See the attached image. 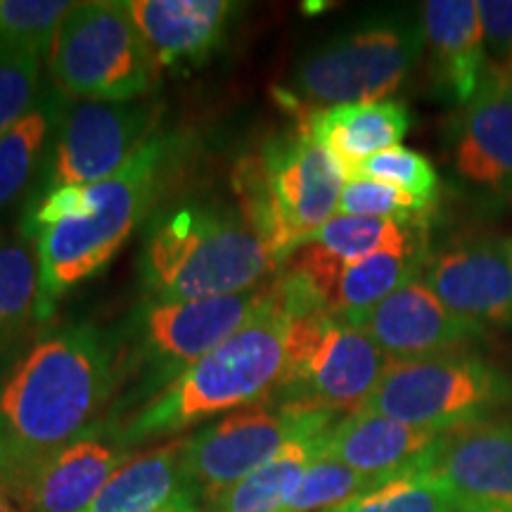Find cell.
<instances>
[{
	"mask_svg": "<svg viewBox=\"0 0 512 512\" xmlns=\"http://www.w3.org/2000/svg\"><path fill=\"white\" fill-rule=\"evenodd\" d=\"M299 126L320 145L328 147L347 174V181L366 159L401 145L411 128V112L401 100H377L313 112Z\"/></svg>",
	"mask_w": 512,
	"mask_h": 512,
	"instance_id": "44dd1931",
	"label": "cell"
},
{
	"mask_svg": "<svg viewBox=\"0 0 512 512\" xmlns=\"http://www.w3.org/2000/svg\"><path fill=\"white\" fill-rule=\"evenodd\" d=\"M444 434L403 425L384 415L356 411L330 427L323 456L377 482L422 470L437 451Z\"/></svg>",
	"mask_w": 512,
	"mask_h": 512,
	"instance_id": "e0dca14e",
	"label": "cell"
},
{
	"mask_svg": "<svg viewBox=\"0 0 512 512\" xmlns=\"http://www.w3.org/2000/svg\"><path fill=\"white\" fill-rule=\"evenodd\" d=\"M434 204L420 202L392 185L354 178L347 181L339 197V216H366V219H387L399 223H427Z\"/></svg>",
	"mask_w": 512,
	"mask_h": 512,
	"instance_id": "1f68e13d",
	"label": "cell"
},
{
	"mask_svg": "<svg viewBox=\"0 0 512 512\" xmlns=\"http://www.w3.org/2000/svg\"><path fill=\"white\" fill-rule=\"evenodd\" d=\"M50 83L69 100L131 102L155 91L159 64L128 3H74L48 53Z\"/></svg>",
	"mask_w": 512,
	"mask_h": 512,
	"instance_id": "ba28073f",
	"label": "cell"
},
{
	"mask_svg": "<svg viewBox=\"0 0 512 512\" xmlns=\"http://www.w3.org/2000/svg\"><path fill=\"white\" fill-rule=\"evenodd\" d=\"M121 389L117 337L74 323L36 337L0 377V486L12 494L83 434Z\"/></svg>",
	"mask_w": 512,
	"mask_h": 512,
	"instance_id": "6da1fadb",
	"label": "cell"
},
{
	"mask_svg": "<svg viewBox=\"0 0 512 512\" xmlns=\"http://www.w3.org/2000/svg\"><path fill=\"white\" fill-rule=\"evenodd\" d=\"M420 22L437 93L446 102L465 107L489 64L477 0H427Z\"/></svg>",
	"mask_w": 512,
	"mask_h": 512,
	"instance_id": "ffe728a7",
	"label": "cell"
},
{
	"mask_svg": "<svg viewBox=\"0 0 512 512\" xmlns=\"http://www.w3.org/2000/svg\"><path fill=\"white\" fill-rule=\"evenodd\" d=\"M453 157L470 183L512 195V76L486 64L458 119Z\"/></svg>",
	"mask_w": 512,
	"mask_h": 512,
	"instance_id": "2e32d148",
	"label": "cell"
},
{
	"mask_svg": "<svg viewBox=\"0 0 512 512\" xmlns=\"http://www.w3.org/2000/svg\"><path fill=\"white\" fill-rule=\"evenodd\" d=\"M358 325L389 361H420L475 351L489 332L448 311L420 275L389 294Z\"/></svg>",
	"mask_w": 512,
	"mask_h": 512,
	"instance_id": "9a60e30c",
	"label": "cell"
},
{
	"mask_svg": "<svg viewBox=\"0 0 512 512\" xmlns=\"http://www.w3.org/2000/svg\"><path fill=\"white\" fill-rule=\"evenodd\" d=\"M185 444L188 439H171L128 456L86 512H152L178 496L195 494L185 472Z\"/></svg>",
	"mask_w": 512,
	"mask_h": 512,
	"instance_id": "603a6c76",
	"label": "cell"
},
{
	"mask_svg": "<svg viewBox=\"0 0 512 512\" xmlns=\"http://www.w3.org/2000/svg\"><path fill=\"white\" fill-rule=\"evenodd\" d=\"M280 259L221 202L185 200L152 214L140 278L145 302H195L266 283Z\"/></svg>",
	"mask_w": 512,
	"mask_h": 512,
	"instance_id": "7a4b0ae2",
	"label": "cell"
},
{
	"mask_svg": "<svg viewBox=\"0 0 512 512\" xmlns=\"http://www.w3.org/2000/svg\"><path fill=\"white\" fill-rule=\"evenodd\" d=\"M425 55L420 17L375 15L318 43L294 62L278 86V102L294 117L344 105L389 100Z\"/></svg>",
	"mask_w": 512,
	"mask_h": 512,
	"instance_id": "8992f818",
	"label": "cell"
},
{
	"mask_svg": "<svg viewBox=\"0 0 512 512\" xmlns=\"http://www.w3.org/2000/svg\"><path fill=\"white\" fill-rule=\"evenodd\" d=\"M126 458L124 446L88 432L38 467L12 503L22 512H86Z\"/></svg>",
	"mask_w": 512,
	"mask_h": 512,
	"instance_id": "d6986e66",
	"label": "cell"
},
{
	"mask_svg": "<svg viewBox=\"0 0 512 512\" xmlns=\"http://www.w3.org/2000/svg\"><path fill=\"white\" fill-rule=\"evenodd\" d=\"M486 62L510 74L512 69V0H477Z\"/></svg>",
	"mask_w": 512,
	"mask_h": 512,
	"instance_id": "836d02e7",
	"label": "cell"
},
{
	"mask_svg": "<svg viewBox=\"0 0 512 512\" xmlns=\"http://www.w3.org/2000/svg\"><path fill=\"white\" fill-rule=\"evenodd\" d=\"M72 8L67 0H0V53L46 55Z\"/></svg>",
	"mask_w": 512,
	"mask_h": 512,
	"instance_id": "83f0119b",
	"label": "cell"
},
{
	"mask_svg": "<svg viewBox=\"0 0 512 512\" xmlns=\"http://www.w3.org/2000/svg\"><path fill=\"white\" fill-rule=\"evenodd\" d=\"M0 512H22L15 503H12V498L5 494L3 486H0Z\"/></svg>",
	"mask_w": 512,
	"mask_h": 512,
	"instance_id": "d590c367",
	"label": "cell"
},
{
	"mask_svg": "<svg viewBox=\"0 0 512 512\" xmlns=\"http://www.w3.org/2000/svg\"><path fill=\"white\" fill-rule=\"evenodd\" d=\"M67 102V95L48 83L38 93L34 107L0 136V214L17 207L19 202L27 204L46 166Z\"/></svg>",
	"mask_w": 512,
	"mask_h": 512,
	"instance_id": "d4e9b609",
	"label": "cell"
},
{
	"mask_svg": "<svg viewBox=\"0 0 512 512\" xmlns=\"http://www.w3.org/2000/svg\"><path fill=\"white\" fill-rule=\"evenodd\" d=\"M290 323L292 316L280 304L275 287L273 302L252 323L192 363L117 427V444L128 448L171 437L211 415L273 399L285 373Z\"/></svg>",
	"mask_w": 512,
	"mask_h": 512,
	"instance_id": "277c9868",
	"label": "cell"
},
{
	"mask_svg": "<svg viewBox=\"0 0 512 512\" xmlns=\"http://www.w3.org/2000/svg\"><path fill=\"white\" fill-rule=\"evenodd\" d=\"M389 363L361 325L323 309L302 313L287 330L285 373L273 401L351 415L366 406Z\"/></svg>",
	"mask_w": 512,
	"mask_h": 512,
	"instance_id": "30bf717a",
	"label": "cell"
},
{
	"mask_svg": "<svg viewBox=\"0 0 512 512\" xmlns=\"http://www.w3.org/2000/svg\"><path fill=\"white\" fill-rule=\"evenodd\" d=\"M512 403V375L477 351L392 361L361 411L430 432L489 420Z\"/></svg>",
	"mask_w": 512,
	"mask_h": 512,
	"instance_id": "9c48e42d",
	"label": "cell"
},
{
	"mask_svg": "<svg viewBox=\"0 0 512 512\" xmlns=\"http://www.w3.org/2000/svg\"><path fill=\"white\" fill-rule=\"evenodd\" d=\"M384 482L370 479L361 472L351 470L335 458L320 456L313 460L297 491L287 501L283 512H330L339 505L368 494Z\"/></svg>",
	"mask_w": 512,
	"mask_h": 512,
	"instance_id": "f1b7e54d",
	"label": "cell"
},
{
	"mask_svg": "<svg viewBox=\"0 0 512 512\" xmlns=\"http://www.w3.org/2000/svg\"><path fill=\"white\" fill-rule=\"evenodd\" d=\"M510 256H512V242H510Z\"/></svg>",
	"mask_w": 512,
	"mask_h": 512,
	"instance_id": "8d00e7d4",
	"label": "cell"
},
{
	"mask_svg": "<svg viewBox=\"0 0 512 512\" xmlns=\"http://www.w3.org/2000/svg\"><path fill=\"white\" fill-rule=\"evenodd\" d=\"M330 512H456V508L430 472L415 470L389 479Z\"/></svg>",
	"mask_w": 512,
	"mask_h": 512,
	"instance_id": "f546056e",
	"label": "cell"
},
{
	"mask_svg": "<svg viewBox=\"0 0 512 512\" xmlns=\"http://www.w3.org/2000/svg\"><path fill=\"white\" fill-rule=\"evenodd\" d=\"M152 512H204V508H200V498L195 494H183Z\"/></svg>",
	"mask_w": 512,
	"mask_h": 512,
	"instance_id": "e575fe53",
	"label": "cell"
},
{
	"mask_svg": "<svg viewBox=\"0 0 512 512\" xmlns=\"http://www.w3.org/2000/svg\"><path fill=\"white\" fill-rule=\"evenodd\" d=\"M238 211L280 264L337 214L347 174L306 128L278 133L233 169Z\"/></svg>",
	"mask_w": 512,
	"mask_h": 512,
	"instance_id": "5b68a950",
	"label": "cell"
},
{
	"mask_svg": "<svg viewBox=\"0 0 512 512\" xmlns=\"http://www.w3.org/2000/svg\"><path fill=\"white\" fill-rule=\"evenodd\" d=\"M133 22L159 67L207 62L226 41L240 5L230 0H133Z\"/></svg>",
	"mask_w": 512,
	"mask_h": 512,
	"instance_id": "ac0fdd59",
	"label": "cell"
},
{
	"mask_svg": "<svg viewBox=\"0 0 512 512\" xmlns=\"http://www.w3.org/2000/svg\"><path fill=\"white\" fill-rule=\"evenodd\" d=\"M313 411L273 399L233 411L185 444V472L200 503L216 498L266 465Z\"/></svg>",
	"mask_w": 512,
	"mask_h": 512,
	"instance_id": "7c38bea8",
	"label": "cell"
},
{
	"mask_svg": "<svg viewBox=\"0 0 512 512\" xmlns=\"http://www.w3.org/2000/svg\"><path fill=\"white\" fill-rule=\"evenodd\" d=\"M183 138L157 131L105 181L88 185L95 202L91 216L62 221L36 238L38 320L53 316L62 297L100 273L143 223L183 164Z\"/></svg>",
	"mask_w": 512,
	"mask_h": 512,
	"instance_id": "3957f363",
	"label": "cell"
},
{
	"mask_svg": "<svg viewBox=\"0 0 512 512\" xmlns=\"http://www.w3.org/2000/svg\"><path fill=\"white\" fill-rule=\"evenodd\" d=\"M162 105L150 100L88 102L69 100L50 145L46 166L24 207L62 185L105 181L147 138L159 131Z\"/></svg>",
	"mask_w": 512,
	"mask_h": 512,
	"instance_id": "8fae6325",
	"label": "cell"
},
{
	"mask_svg": "<svg viewBox=\"0 0 512 512\" xmlns=\"http://www.w3.org/2000/svg\"><path fill=\"white\" fill-rule=\"evenodd\" d=\"M41 53H0V136L27 114L41 93Z\"/></svg>",
	"mask_w": 512,
	"mask_h": 512,
	"instance_id": "d6a6232c",
	"label": "cell"
},
{
	"mask_svg": "<svg viewBox=\"0 0 512 512\" xmlns=\"http://www.w3.org/2000/svg\"><path fill=\"white\" fill-rule=\"evenodd\" d=\"M427 470L456 512H512V420H482L441 437Z\"/></svg>",
	"mask_w": 512,
	"mask_h": 512,
	"instance_id": "5bb4252c",
	"label": "cell"
},
{
	"mask_svg": "<svg viewBox=\"0 0 512 512\" xmlns=\"http://www.w3.org/2000/svg\"><path fill=\"white\" fill-rule=\"evenodd\" d=\"M420 280L479 328H512V256L496 238H463L425 256Z\"/></svg>",
	"mask_w": 512,
	"mask_h": 512,
	"instance_id": "4fadbf2b",
	"label": "cell"
},
{
	"mask_svg": "<svg viewBox=\"0 0 512 512\" xmlns=\"http://www.w3.org/2000/svg\"><path fill=\"white\" fill-rule=\"evenodd\" d=\"M335 422L337 415L313 411L280 453L209 503L204 512H283L306 470L323 453L325 437Z\"/></svg>",
	"mask_w": 512,
	"mask_h": 512,
	"instance_id": "7402d4cb",
	"label": "cell"
},
{
	"mask_svg": "<svg viewBox=\"0 0 512 512\" xmlns=\"http://www.w3.org/2000/svg\"><path fill=\"white\" fill-rule=\"evenodd\" d=\"M427 254V238H422L356 261H339L325 311L358 325L377 304L420 273Z\"/></svg>",
	"mask_w": 512,
	"mask_h": 512,
	"instance_id": "484cf974",
	"label": "cell"
},
{
	"mask_svg": "<svg viewBox=\"0 0 512 512\" xmlns=\"http://www.w3.org/2000/svg\"><path fill=\"white\" fill-rule=\"evenodd\" d=\"M422 238H427L425 223H399L337 214L304 242H313V245L339 261H356L363 259V256L382 252V249L401 247Z\"/></svg>",
	"mask_w": 512,
	"mask_h": 512,
	"instance_id": "4316f807",
	"label": "cell"
},
{
	"mask_svg": "<svg viewBox=\"0 0 512 512\" xmlns=\"http://www.w3.org/2000/svg\"><path fill=\"white\" fill-rule=\"evenodd\" d=\"M354 178H368V181L392 185V188L427 204L437 202L439 195V176L430 159L403 145H394L366 159L349 181H354Z\"/></svg>",
	"mask_w": 512,
	"mask_h": 512,
	"instance_id": "4dcf8cb0",
	"label": "cell"
},
{
	"mask_svg": "<svg viewBox=\"0 0 512 512\" xmlns=\"http://www.w3.org/2000/svg\"><path fill=\"white\" fill-rule=\"evenodd\" d=\"M275 275L226 297L195 302H143L117 337L121 387L136 380V396L152 399L192 363L259 316L275 297ZM145 399V401H147Z\"/></svg>",
	"mask_w": 512,
	"mask_h": 512,
	"instance_id": "52a82bcc",
	"label": "cell"
},
{
	"mask_svg": "<svg viewBox=\"0 0 512 512\" xmlns=\"http://www.w3.org/2000/svg\"><path fill=\"white\" fill-rule=\"evenodd\" d=\"M38 249L22 228H0V377L31 347L38 320Z\"/></svg>",
	"mask_w": 512,
	"mask_h": 512,
	"instance_id": "cb8c5ba5",
	"label": "cell"
},
{
	"mask_svg": "<svg viewBox=\"0 0 512 512\" xmlns=\"http://www.w3.org/2000/svg\"><path fill=\"white\" fill-rule=\"evenodd\" d=\"M510 76H512V69H510Z\"/></svg>",
	"mask_w": 512,
	"mask_h": 512,
	"instance_id": "74e56055",
	"label": "cell"
}]
</instances>
